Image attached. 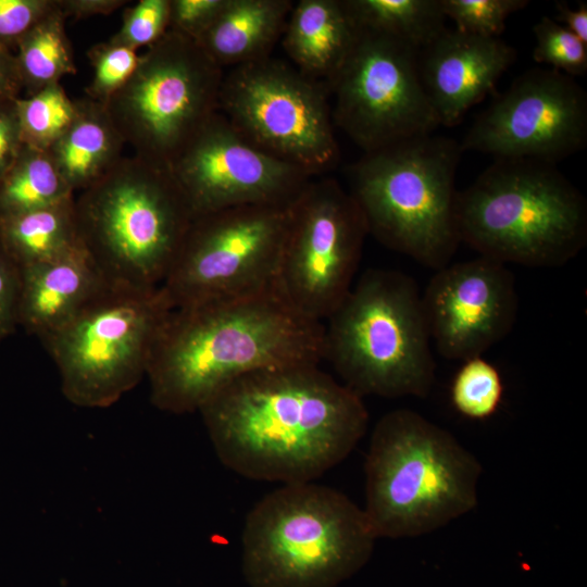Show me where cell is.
I'll use <instances>...</instances> for the list:
<instances>
[{
	"label": "cell",
	"instance_id": "1",
	"mask_svg": "<svg viewBox=\"0 0 587 587\" xmlns=\"http://www.w3.org/2000/svg\"><path fill=\"white\" fill-rule=\"evenodd\" d=\"M220 461L249 479L313 482L364 436L362 397L319 364L247 374L199 410Z\"/></svg>",
	"mask_w": 587,
	"mask_h": 587
},
{
	"label": "cell",
	"instance_id": "2",
	"mask_svg": "<svg viewBox=\"0 0 587 587\" xmlns=\"http://www.w3.org/2000/svg\"><path fill=\"white\" fill-rule=\"evenodd\" d=\"M324 324L294 310L275 289L172 308L151 351L152 404L199 410L236 379L259 370L319 364Z\"/></svg>",
	"mask_w": 587,
	"mask_h": 587
},
{
	"label": "cell",
	"instance_id": "3",
	"mask_svg": "<svg viewBox=\"0 0 587 587\" xmlns=\"http://www.w3.org/2000/svg\"><path fill=\"white\" fill-rule=\"evenodd\" d=\"M364 512L377 538L437 530L477 504L482 466L448 430L398 409L376 423L364 464Z\"/></svg>",
	"mask_w": 587,
	"mask_h": 587
},
{
	"label": "cell",
	"instance_id": "4",
	"mask_svg": "<svg viewBox=\"0 0 587 587\" xmlns=\"http://www.w3.org/2000/svg\"><path fill=\"white\" fill-rule=\"evenodd\" d=\"M461 242L503 264L559 267L587 246V201L557 167L495 159L458 191Z\"/></svg>",
	"mask_w": 587,
	"mask_h": 587
},
{
	"label": "cell",
	"instance_id": "5",
	"mask_svg": "<svg viewBox=\"0 0 587 587\" xmlns=\"http://www.w3.org/2000/svg\"><path fill=\"white\" fill-rule=\"evenodd\" d=\"M376 539L364 510L345 494L286 484L247 514L241 570L250 587H336L365 565Z\"/></svg>",
	"mask_w": 587,
	"mask_h": 587
},
{
	"label": "cell",
	"instance_id": "6",
	"mask_svg": "<svg viewBox=\"0 0 587 587\" xmlns=\"http://www.w3.org/2000/svg\"><path fill=\"white\" fill-rule=\"evenodd\" d=\"M82 243L110 285L161 287L193 220L170 167L121 160L75 199Z\"/></svg>",
	"mask_w": 587,
	"mask_h": 587
},
{
	"label": "cell",
	"instance_id": "7",
	"mask_svg": "<svg viewBox=\"0 0 587 587\" xmlns=\"http://www.w3.org/2000/svg\"><path fill=\"white\" fill-rule=\"evenodd\" d=\"M462 153L460 142L433 134L364 152L348 172L367 233L425 267L451 263L461 242L455 173Z\"/></svg>",
	"mask_w": 587,
	"mask_h": 587
},
{
	"label": "cell",
	"instance_id": "8",
	"mask_svg": "<svg viewBox=\"0 0 587 587\" xmlns=\"http://www.w3.org/2000/svg\"><path fill=\"white\" fill-rule=\"evenodd\" d=\"M325 321L323 359L360 397L429 394L436 364L413 278L370 268Z\"/></svg>",
	"mask_w": 587,
	"mask_h": 587
},
{
	"label": "cell",
	"instance_id": "9",
	"mask_svg": "<svg viewBox=\"0 0 587 587\" xmlns=\"http://www.w3.org/2000/svg\"><path fill=\"white\" fill-rule=\"evenodd\" d=\"M171 309L160 287L109 285L42 341L65 398L82 408H108L137 386Z\"/></svg>",
	"mask_w": 587,
	"mask_h": 587
},
{
	"label": "cell",
	"instance_id": "10",
	"mask_svg": "<svg viewBox=\"0 0 587 587\" xmlns=\"http://www.w3.org/2000/svg\"><path fill=\"white\" fill-rule=\"evenodd\" d=\"M223 77L196 41L168 29L104 107L134 155L170 167L218 111Z\"/></svg>",
	"mask_w": 587,
	"mask_h": 587
},
{
	"label": "cell",
	"instance_id": "11",
	"mask_svg": "<svg viewBox=\"0 0 587 587\" xmlns=\"http://www.w3.org/2000/svg\"><path fill=\"white\" fill-rule=\"evenodd\" d=\"M218 111L251 145L311 175L339 160L324 83L272 57L224 74Z\"/></svg>",
	"mask_w": 587,
	"mask_h": 587
},
{
	"label": "cell",
	"instance_id": "12",
	"mask_svg": "<svg viewBox=\"0 0 587 587\" xmlns=\"http://www.w3.org/2000/svg\"><path fill=\"white\" fill-rule=\"evenodd\" d=\"M289 204H245L193 217L160 287L171 308L275 289Z\"/></svg>",
	"mask_w": 587,
	"mask_h": 587
},
{
	"label": "cell",
	"instance_id": "13",
	"mask_svg": "<svg viewBox=\"0 0 587 587\" xmlns=\"http://www.w3.org/2000/svg\"><path fill=\"white\" fill-rule=\"evenodd\" d=\"M325 85L334 125L364 152L440 126L421 80L419 50L391 36L357 26L348 53Z\"/></svg>",
	"mask_w": 587,
	"mask_h": 587
},
{
	"label": "cell",
	"instance_id": "14",
	"mask_svg": "<svg viewBox=\"0 0 587 587\" xmlns=\"http://www.w3.org/2000/svg\"><path fill=\"white\" fill-rule=\"evenodd\" d=\"M366 235L350 192L332 177L312 178L289 204L275 290L298 313L324 323L353 285Z\"/></svg>",
	"mask_w": 587,
	"mask_h": 587
},
{
	"label": "cell",
	"instance_id": "15",
	"mask_svg": "<svg viewBox=\"0 0 587 587\" xmlns=\"http://www.w3.org/2000/svg\"><path fill=\"white\" fill-rule=\"evenodd\" d=\"M587 143V95L574 77L553 68L519 75L475 118L462 152L495 159H533L558 164Z\"/></svg>",
	"mask_w": 587,
	"mask_h": 587
},
{
	"label": "cell",
	"instance_id": "16",
	"mask_svg": "<svg viewBox=\"0 0 587 587\" xmlns=\"http://www.w3.org/2000/svg\"><path fill=\"white\" fill-rule=\"evenodd\" d=\"M170 170L193 217L245 204H289L313 178L245 139L217 111Z\"/></svg>",
	"mask_w": 587,
	"mask_h": 587
},
{
	"label": "cell",
	"instance_id": "17",
	"mask_svg": "<svg viewBox=\"0 0 587 587\" xmlns=\"http://www.w3.org/2000/svg\"><path fill=\"white\" fill-rule=\"evenodd\" d=\"M421 299L430 340L449 360L482 355L511 333L519 312L513 273L483 255L437 270Z\"/></svg>",
	"mask_w": 587,
	"mask_h": 587
},
{
	"label": "cell",
	"instance_id": "18",
	"mask_svg": "<svg viewBox=\"0 0 587 587\" xmlns=\"http://www.w3.org/2000/svg\"><path fill=\"white\" fill-rule=\"evenodd\" d=\"M515 49L500 37L446 28L419 51L421 80L439 124L453 127L495 90L514 63Z\"/></svg>",
	"mask_w": 587,
	"mask_h": 587
},
{
	"label": "cell",
	"instance_id": "19",
	"mask_svg": "<svg viewBox=\"0 0 587 587\" xmlns=\"http://www.w3.org/2000/svg\"><path fill=\"white\" fill-rule=\"evenodd\" d=\"M109 285L85 248L20 268L18 326L43 341Z\"/></svg>",
	"mask_w": 587,
	"mask_h": 587
},
{
	"label": "cell",
	"instance_id": "20",
	"mask_svg": "<svg viewBox=\"0 0 587 587\" xmlns=\"http://www.w3.org/2000/svg\"><path fill=\"white\" fill-rule=\"evenodd\" d=\"M355 34L344 0H299L291 8L280 42L294 67L325 84L344 61Z\"/></svg>",
	"mask_w": 587,
	"mask_h": 587
},
{
	"label": "cell",
	"instance_id": "21",
	"mask_svg": "<svg viewBox=\"0 0 587 587\" xmlns=\"http://www.w3.org/2000/svg\"><path fill=\"white\" fill-rule=\"evenodd\" d=\"M292 5L291 0H228L196 42L222 68L270 58Z\"/></svg>",
	"mask_w": 587,
	"mask_h": 587
},
{
	"label": "cell",
	"instance_id": "22",
	"mask_svg": "<svg viewBox=\"0 0 587 587\" xmlns=\"http://www.w3.org/2000/svg\"><path fill=\"white\" fill-rule=\"evenodd\" d=\"M75 103L72 123L47 150L74 192L104 176L121 160L126 145L104 104L87 96Z\"/></svg>",
	"mask_w": 587,
	"mask_h": 587
},
{
	"label": "cell",
	"instance_id": "23",
	"mask_svg": "<svg viewBox=\"0 0 587 587\" xmlns=\"http://www.w3.org/2000/svg\"><path fill=\"white\" fill-rule=\"evenodd\" d=\"M0 245L18 270L84 249L77 227L75 198L0 217Z\"/></svg>",
	"mask_w": 587,
	"mask_h": 587
},
{
	"label": "cell",
	"instance_id": "24",
	"mask_svg": "<svg viewBox=\"0 0 587 587\" xmlns=\"http://www.w3.org/2000/svg\"><path fill=\"white\" fill-rule=\"evenodd\" d=\"M358 27L397 38L419 51L446 27L440 0H344Z\"/></svg>",
	"mask_w": 587,
	"mask_h": 587
},
{
	"label": "cell",
	"instance_id": "25",
	"mask_svg": "<svg viewBox=\"0 0 587 587\" xmlns=\"http://www.w3.org/2000/svg\"><path fill=\"white\" fill-rule=\"evenodd\" d=\"M74 197L47 150L23 145L0 177V217L11 216Z\"/></svg>",
	"mask_w": 587,
	"mask_h": 587
},
{
	"label": "cell",
	"instance_id": "26",
	"mask_svg": "<svg viewBox=\"0 0 587 587\" xmlns=\"http://www.w3.org/2000/svg\"><path fill=\"white\" fill-rule=\"evenodd\" d=\"M66 17L57 7L39 21L18 42L15 61L27 96L60 84L62 77L77 72L71 42L65 32Z\"/></svg>",
	"mask_w": 587,
	"mask_h": 587
},
{
	"label": "cell",
	"instance_id": "27",
	"mask_svg": "<svg viewBox=\"0 0 587 587\" xmlns=\"http://www.w3.org/2000/svg\"><path fill=\"white\" fill-rule=\"evenodd\" d=\"M16 111L23 145L49 150L72 123L76 103L54 84L16 99Z\"/></svg>",
	"mask_w": 587,
	"mask_h": 587
},
{
	"label": "cell",
	"instance_id": "28",
	"mask_svg": "<svg viewBox=\"0 0 587 587\" xmlns=\"http://www.w3.org/2000/svg\"><path fill=\"white\" fill-rule=\"evenodd\" d=\"M462 362L451 383V403L464 417L486 420L497 412L503 398L500 372L482 355Z\"/></svg>",
	"mask_w": 587,
	"mask_h": 587
},
{
	"label": "cell",
	"instance_id": "29",
	"mask_svg": "<svg viewBox=\"0 0 587 587\" xmlns=\"http://www.w3.org/2000/svg\"><path fill=\"white\" fill-rule=\"evenodd\" d=\"M536 45L533 59L539 64L569 76L587 71V43L549 16H542L533 27Z\"/></svg>",
	"mask_w": 587,
	"mask_h": 587
},
{
	"label": "cell",
	"instance_id": "30",
	"mask_svg": "<svg viewBox=\"0 0 587 587\" xmlns=\"http://www.w3.org/2000/svg\"><path fill=\"white\" fill-rule=\"evenodd\" d=\"M93 70L86 96L105 104L129 80L140 54L136 50L108 40L99 42L87 52Z\"/></svg>",
	"mask_w": 587,
	"mask_h": 587
},
{
	"label": "cell",
	"instance_id": "31",
	"mask_svg": "<svg viewBox=\"0 0 587 587\" xmlns=\"http://www.w3.org/2000/svg\"><path fill=\"white\" fill-rule=\"evenodd\" d=\"M447 18L455 29L483 36L500 37L508 17L526 8L527 0H440Z\"/></svg>",
	"mask_w": 587,
	"mask_h": 587
},
{
	"label": "cell",
	"instance_id": "32",
	"mask_svg": "<svg viewBox=\"0 0 587 587\" xmlns=\"http://www.w3.org/2000/svg\"><path fill=\"white\" fill-rule=\"evenodd\" d=\"M170 0H140L123 14L120 29L109 39L133 50L150 47L168 30Z\"/></svg>",
	"mask_w": 587,
	"mask_h": 587
},
{
	"label": "cell",
	"instance_id": "33",
	"mask_svg": "<svg viewBox=\"0 0 587 587\" xmlns=\"http://www.w3.org/2000/svg\"><path fill=\"white\" fill-rule=\"evenodd\" d=\"M57 7V0H0V48L12 51Z\"/></svg>",
	"mask_w": 587,
	"mask_h": 587
},
{
	"label": "cell",
	"instance_id": "34",
	"mask_svg": "<svg viewBox=\"0 0 587 587\" xmlns=\"http://www.w3.org/2000/svg\"><path fill=\"white\" fill-rule=\"evenodd\" d=\"M228 0H170L168 29L197 41Z\"/></svg>",
	"mask_w": 587,
	"mask_h": 587
},
{
	"label": "cell",
	"instance_id": "35",
	"mask_svg": "<svg viewBox=\"0 0 587 587\" xmlns=\"http://www.w3.org/2000/svg\"><path fill=\"white\" fill-rule=\"evenodd\" d=\"M20 270L0 245V342L18 326Z\"/></svg>",
	"mask_w": 587,
	"mask_h": 587
},
{
	"label": "cell",
	"instance_id": "36",
	"mask_svg": "<svg viewBox=\"0 0 587 587\" xmlns=\"http://www.w3.org/2000/svg\"><path fill=\"white\" fill-rule=\"evenodd\" d=\"M23 140L16 100L0 104V177L17 157Z\"/></svg>",
	"mask_w": 587,
	"mask_h": 587
},
{
	"label": "cell",
	"instance_id": "37",
	"mask_svg": "<svg viewBox=\"0 0 587 587\" xmlns=\"http://www.w3.org/2000/svg\"><path fill=\"white\" fill-rule=\"evenodd\" d=\"M126 2L125 0H58L63 15L75 20L109 15Z\"/></svg>",
	"mask_w": 587,
	"mask_h": 587
},
{
	"label": "cell",
	"instance_id": "38",
	"mask_svg": "<svg viewBox=\"0 0 587 587\" xmlns=\"http://www.w3.org/2000/svg\"><path fill=\"white\" fill-rule=\"evenodd\" d=\"M22 90L14 53L0 48V104L18 99Z\"/></svg>",
	"mask_w": 587,
	"mask_h": 587
},
{
	"label": "cell",
	"instance_id": "39",
	"mask_svg": "<svg viewBox=\"0 0 587 587\" xmlns=\"http://www.w3.org/2000/svg\"><path fill=\"white\" fill-rule=\"evenodd\" d=\"M557 22L587 43V4L579 2L571 9L566 2H555Z\"/></svg>",
	"mask_w": 587,
	"mask_h": 587
}]
</instances>
